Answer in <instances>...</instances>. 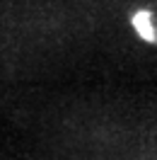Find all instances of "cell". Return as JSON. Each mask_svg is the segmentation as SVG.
Masks as SVG:
<instances>
[{
	"mask_svg": "<svg viewBox=\"0 0 157 160\" xmlns=\"http://www.w3.org/2000/svg\"><path fill=\"white\" fill-rule=\"evenodd\" d=\"M131 27L145 44H157V22L150 10H136L131 15Z\"/></svg>",
	"mask_w": 157,
	"mask_h": 160,
	"instance_id": "obj_1",
	"label": "cell"
}]
</instances>
